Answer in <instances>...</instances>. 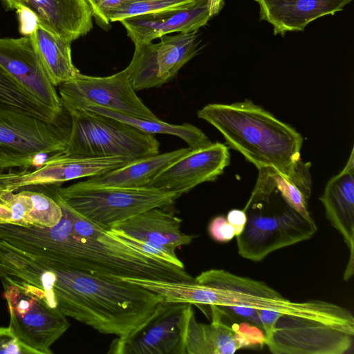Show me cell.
<instances>
[{"instance_id": "1", "label": "cell", "mask_w": 354, "mask_h": 354, "mask_svg": "<svg viewBox=\"0 0 354 354\" xmlns=\"http://www.w3.org/2000/svg\"><path fill=\"white\" fill-rule=\"evenodd\" d=\"M62 216L50 227L30 225L23 236L26 252L48 259L76 272L112 278H138L191 281L180 267L149 256L127 245L101 226L86 219L61 198Z\"/></svg>"}, {"instance_id": "2", "label": "cell", "mask_w": 354, "mask_h": 354, "mask_svg": "<svg viewBox=\"0 0 354 354\" xmlns=\"http://www.w3.org/2000/svg\"><path fill=\"white\" fill-rule=\"evenodd\" d=\"M162 296L120 278L62 268L54 306L99 333L124 338L155 312Z\"/></svg>"}, {"instance_id": "3", "label": "cell", "mask_w": 354, "mask_h": 354, "mask_svg": "<svg viewBox=\"0 0 354 354\" xmlns=\"http://www.w3.org/2000/svg\"><path fill=\"white\" fill-rule=\"evenodd\" d=\"M158 292L166 302L216 306L232 317L259 328L261 309L303 315H336L344 311V307L324 300L291 301L263 281L223 269L202 272L191 281H162Z\"/></svg>"}, {"instance_id": "4", "label": "cell", "mask_w": 354, "mask_h": 354, "mask_svg": "<svg viewBox=\"0 0 354 354\" xmlns=\"http://www.w3.org/2000/svg\"><path fill=\"white\" fill-rule=\"evenodd\" d=\"M197 115L257 169L272 167L289 176L301 160V135L250 100L208 104Z\"/></svg>"}, {"instance_id": "5", "label": "cell", "mask_w": 354, "mask_h": 354, "mask_svg": "<svg viewBox=\"0 0 354 354\" xmlns=\"http://www.w3.org/2000/svg\"><path fill=\"white\" fill-rule=\"evenodd\" d=\"M243 210L247 221L236 236V245L239 254L250 261H262L276 250L310 239L317 231L313 217L290 206L261 170Z\"/></svg>"}, {"instance_id": "6", "label": "cell", "mask_w": 354, "mask_h": 354, "mask_svg": "<svg viewBox=\"0 0 354 354\" xmlns=\"http://www.w3.org/2000/svg\"><path fill=\"white\" fill-rule=\"evenodd\" d=\"M66 114L49 122L0 103V174L39 166L64 151L71 127Z\"/></svg>"}, {"instance_id": "7", "label": "cell", "mask_w": 354, "mask_h": 354, "mask_svg": "<svg viewBox=\"0 0 354 354\" xmlns=\"http://www.w3.org/2000/svg\"><path fill=\"white\" fill-rule=\"evenodd\" d=\"M46 188L78 214L102 227L154 207L170 208L180 194L152 187H119L80 181L65 187Z\"/></svg>"}, {"instance_id": "8", "label": "cell", "mask_w": 354, "mask_h": 354, "mask_svg": "<svg viewBox=\"0 0 354 354\" xmlns=\"http://www.w3.org/2000/svg\"><path fill=\"white\" fill-rule=\"evenodd\" d=\"M71 127L64 152L88 157H118L129 162L157 154L154 135L109 116L85 109L67 112Z\"/></svg>"}, {"instance_id": "9", "label": "cell", "mask_w": 354, "mask_h": 354, "mask_svg": "<svg viewBox=\"0 0 354 354\" xmlns=\"http://www.w3.org/2000/svg\"><path fill=\"white\" fill-rule=\"evenodd\" d=\"M351 312L337 315L283 314L265 345L274 354H344L353 346Z\"/></svg>"}, {"instance_id": "10", "label": "cell", "mask_w": 354, "mask_h": 354, "mask_svg": "<svg viewBox=\"0 0 354 354\" xmlns=\"http://www.w3.org/2000/svg\"><path fill=\"white\" fill-rule=\"evenodd\" d=\"M58 91L66 112L92 104L136 118L158 119L137 95L127 68L106 77L88 76L80 72L59 84Z\"/></svg>"}, {"instance_id": "11", "label": "cell", "mask_w": 354, "mask_h": 354, "mask_svg": "<svg viewBox=\"0 0 354 354\" xmlns=\"http://www.w3.org/2000/svg\"><path fill=\"white\" fill-rule=\"evenodd\" d=\"M197 32L166 35L159 38L158 43L135 45L132 59L126 68L134 90L160 87L173 80L198 53Z\"/></svg>"}, {"instance_id": "12", "label": "cell", "mask_w": 354, "mask_h": 354, "mask_svg": "<svg viewBox=\"0 0 354 354\" xmlns=\"http://www.w3.org/2000/svg\"><path fill=\"white\" fill-rule=\"evenodd\" d=\"M190 305L162 301L153 315L132 333L114 339L107 353L186 354L185 332Z\"/></svg>"}, {"instance_id": "13", "label": "cell", "mask_w": 354, "mask_h": 354, "mask_svg": "<svg viewBox=\"0 0 354 354\" xmlns=\"http://www.w3.org/2000/svg\"><path fill=\"white\" fill-rule=\"evenodd\" d=\"M128 160L118 157H88L64 151L47 158L33 169L10 170L0 174V193L28 187L59 186L64 182L104 174Z\"/></svg>"}, {"instance_id": "14", "label": "cell", "mask_w": 354, "mask_h": 354, "mask_svg": "<svg viewBox=\"0 0 354 354\" xmlns=\"http://www.w3.org/2000/svg\"><path fill=\"white\" fill-rule=\"evenodd\" d=\"M3 287L10 315L9 326L15 335L40 354L53 353L50 346L70 326L66 317L15 287Z\"/></svg>"}, {"instance_id": "15", "label": "cell", "mask_w": 354, "mask_h": 354, "mask_svg": "<svg viewBox=\"0 0 354 354\" xmlns=\"http://www.w3.org/2000/svg\"><path fill=\"white\" fill-rule=\"evenodd\" d=\"M192 306L188 309L186 321V354H232L239 349L265 345V334L259 327L245 322L227 323L223 311L214 305L209 306L211 323L198 322Z\"/></svg>"}, {"instance_id": "16", "label": "cell", "mask_w": 354, "mask_h": 354, "mask_svg": "<svg viewBox=\"0 0 354 354\" xmlns=\"http://www.w3.org/2000/svg\"><path fill=\"white\" fill-rule=\"evenodd\" d=\"M0 67L36 100L59 114L64 111L30 37L0 38Z\"/></svg>"}, {"instance_id": "17", "label": "cell", "mask_w": 354, "mask_h": 354, "mask_svg": "<svg viewBox=\"0 0 354 354\" xmlns=\"http://www.w3.org/2000/svg\"><path fill=\"white\" fill-rule=\"evenodd\" d=\"M230 160L227 147L212 142L190 149L162 170L148 187L183 195L201 183L216 180Z\"/></svg>"}, {"instance_id": "18", "label": "cell", "mask_w": 354, "mask_h": 354, "mask_svg": "<svg viewBox=\"0 0 354 354\" xmlns=\"http://www.w3.org/2000/svg\"><path fill=\"white\" fill-rule=\"evenodd\" d=\"M212 17L209 0H196L180 8L147 13L120 20L134 45L150 43L173 32L191 33Z\"/></svg>"}, {"instance_id": "19", "label": "cell", "mask_w": 354, "mask_h": 354, "mask_svg": "<svg viewBox=\"0 0 354 354\" xmlns=\"http://www.w3.org/2000/svg\"><path fill=\"white\" fill-rule=\"evenodd\" d=\"M6 10L26 7L37 17L39 26L72 43L93 28L91 11L85 0H0Z\"/></svg>"}, {"instance_id": "20", "label": "cell", "mask_w": 354, "mask_h": 354, "mask_svg": "<svg viewBox=\"0 0 354 354\" xmlns=\"http://www.w3.org/2000/svg\"><path fill=\"white\" fill-rule=\"evenodd\" d=\"M327 219L342 235L350 252L343 278L349 280L354 272V152L343 168L326 183L319 198Z\"/></svg>"}, {"instance_id": "21", "label": "cell", "mask_w": 354, "mask_h": 354, "mask_svg": "<svg viewBox=\"0 0 354 354\" xmlns=\"http://www.w3.org/2000/svg\"><path fill=\"white\" fill-rule=\"evenodd\" d=\"M353 0H254L259 19L270 24L274 35L303 31L315 19L341 12Z\"/></svg>"}, {"instance_id": "22", "label": "cell", "mask_w": 354, "mask_h": 354, "mask_svg": "<svg viewBox=\"0 0 354 354\" xmlns=\"http://www.w3.org/2000/svg\"><path fill=\"white\" fill-rule=\"evenodd\" d=\"M169 209H149L114 224L109 230L175 250L189 245L196 236L181 231L182 219L169 211Z\"/></svg>"}, {"instance_id": "23", "label": "cell", "mask_w": 354, "mask_h": 354, "mask_svg": "<svg viewBox=\"0 0 354 354\" xmlns=\"http://www.w3.org/2000/svg\"><path fill=\"white\" fill-rule=\"evenodd\" d=\"M190 149L180 148L131 161L104 174L89 177V183L111 187H147L152 180L168 165L177 160Z\"/></svg>"}, {"instance_id": "24", "label": "cell", "mask_w": 354, "mask_h": 354, "mask_svg": "<svg viewBox=\"0 0 354 354\" xmlns=\"http://www.w3.org/2000/svg\"><path fill=\"white\" fill-rule=\"evenodd\" d=\"M29 37L50 81L55 87L80 73L72 61L71 43L57 37L39 26Z\"/></svg>"}, {"instance_id": "25", "label": "cell", "mask_w": 354, "mask_h": 354, "mask_svg": "<svg viewBox=\"0 0 354 354\" xmlns=\"http://www.w3.org/2000/svg\"><path fill=\"white\" fill-rule=\"evenodd\" d=\"M85 109L125 122L138 130L151 135L168 134L185 141L190 149L200 148L212 143L208 137L198 127L187 123L172 124L157 120H148L118 113L96 105H86Z\"/></svg>"}, {"instance_id": "26", "label": "cell", "mask_w": 354, "mask_h": 354, "mask_svg": "<svg viewBox=\"0 0 354 354\" xmlns=\"http://www.w3.org/2000/svg\"><path fill=\"white\" fill-rule=\"evenodd\" d=\"M310 166V162L301 160L289 176H284L272 167H263L258 170L265 174L290 206L302 215L312 217L308 205L312 188Z\"/></svg>"}, {"instance_id": "27", "label": "cell", "mask_w": 354, "mask_h": 354, "mask_svg": "<svg viewBox=\"0 0 354 354\" xmlns=\"http://www.w3.org/2000/svg\"><path fill=\"white\" fill-rule=\"evenodd\" d=\"M0 103L52 122L59 114L30 95L23 86L0 67Z\"/></svg>"}, {"instance_id": "28", "label": "cell", "mask_w": 354, "mask_h": 354, "mask_svg": "<svg viewBox=\"0 0 354 354\" xmlns=\"http://www.w3.org/2000/svg\"><path fill=\"white\" fill-rule=\"evenodd\" d=\"M32 202L26 189L17 193H0V224L30 225L29 215Z\"/></svg>"}, {"instance_id": "29", "label": "cell", "mask_w": 354, "mask_h": 354, "mask_svg": "<svg viewBox=\"0 0 354 354\" xmlns=\"http://www.w3.org/2000/svg\"><path fill=\"white\" fill-rule=\"evenodd\" d=\"M24 189L27 191L32 202L29 215L30 225L50 227L59 223L62 216V211L52 195L46 192L37 191L34 188Z\"/></svg>"}, {"instance_id": "30", "label": "cell", "mask_w": 354, "mask_h": 354, "mask_svg": "<svg viewBox=\"0 0 354 354\" xmlns=\"http://www.w3.org/2000/svg\"><path fill=\"white\" fill-rule=\"evenodd\" d=\"M196 0H123L110 17L111 22L143 14L187 6Z\"/></svg>"}, {"instance_id": "31", "label": "cell", "mask_w": 354, "mask_h": 354, "mask_svg": "<svg viewBox=\"0 0 354 354\" xmlns=\"http://www.w3.org/2000/svg\"><path fill=\"white\" fill-rule=\"evenodd\" d=\"M108 230L110 233L115 236L124 243L138 249L149 256L180 267H185L184 264L177 257L176 250L174 248L155 244L149 241L138 240L127 236L118 230Z\"/></svg>"}, {"instance_id": "32", "label": "cell", "mask_w": 354, "mask_h": 354, "mask_svg": "<svg viewBox=\"0 0 354 354\" xmlns=\"http://www.w3.org/2000/svg\"><path fill=\"white\" fill-rule=\"evenodd\" d=\"M123 0H85L95 23L103 30L111 28L110 17Z\"/></svg>"}, {"instance_id": "33", "label": "cell", "mask_w": 354, "mask_h": 354, "mask_svg": "<svg viewBox=\"0 0 354 354\" xmlns=\"http://www.w3.org/2000/svg\"><path fill=\"white\" fill-rule=\"evenodd\" d=\"M0 353L40 354L39 351L22 343L10 326L0 327Z\"/></svg>"}, {"instance_id": "34", "label": "cell", "mask_w": 354, "mask_h": 354, "mask_svg": "<svg viewBox=\"0 0 354 354\" xmlns=\"http://www.w3.org/2000/svg\"><path fill=\"white\" fill-rule=\"evenodd\" d=\"M208 232L212 239L220 243L229 242L236 236L234 227L223 215L212 219L208 225Z\"/></svg>"}, {"instance_id": "35", "label": "cell", "mask_w": 354, "mask_h": 354, "mask_svg": "<svg viewBox=\"0 0 354 354\" xmlns=\"http://www.w3.org/2000/svg\"><path fill=\"white\" fill-rule=\"evenodd\" d=\"M19 21V31L22 36H30L39 26L35 14L26 7H20L16 10Z\"/></svg>"}, {"instance_id": "36", "label": "cell", "mask_w": 354, "mask_h": 354, "mask_svg": "<svg viewBox=\"0 0 354 354\" xmlns=\"http://www.w3.org/2000/svg\"><path fill=\"white\" fill-rule=\"evenodd\" d=\"M226 218L234 227L236 236L243 231L247 221L246 214L244 210L239 209L230 210L227 214Z\"/></svg>"}]
</instances>
